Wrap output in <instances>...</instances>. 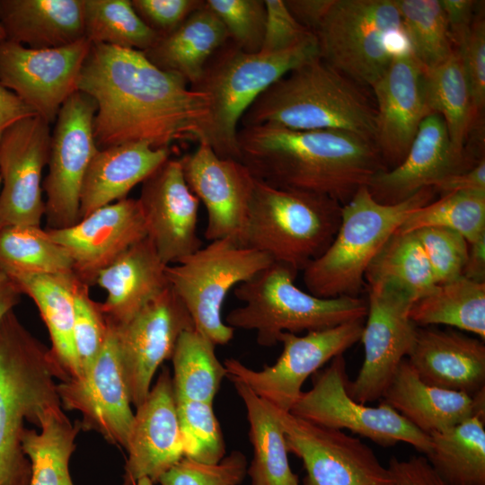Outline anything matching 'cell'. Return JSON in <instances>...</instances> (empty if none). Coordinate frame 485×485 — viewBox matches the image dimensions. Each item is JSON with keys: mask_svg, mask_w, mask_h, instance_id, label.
<instances>
[{"mask_svg": "<svg viewBox=\"0 0 485 485\" xmlns=\"http://www.w3.org/2000/svg\"><path fill=\"white\" fill-rule=\"evenodd\" d=\"M77 88L96 104L99 149L134 142L170 148L176 142L204 140L207 95L156 67L142 51L92 45Z\"/></svg>", "mask_w": 485, "mask_h": 485, "instance_id": "6da1fadb", "label": "cell"}, {"mask_svg": "<svg viewBox=\"0 0 485 485\" xmlns=\"http://www.w3.org/2000/svg\"><path fill=\"white\" fill-rule=\"evenodd\" d=\"M240 161L259 181L316 193L346 204L387 170L375 143L340 130L240 127Z\"/></svg>", "mask_w": 485, "mask_h": 485, "instance_id": "7a4b0ae2", "label": "cell"}, {"mask_svg": "<svg viewBox=\"0 0 485 485\" xmlns=\"http://www.w3.org/2000/svg\"><path fill=\"white\" fill-rule=\"evenodd\" d=\"M364 88L319 57L267 88L243 114L240 127L340 130L375 143V104Z\"/></svg>", "mask_w": 485, "mask_h": 485, "instance_id": "3957f363", "label": "cell"}, {"mask_svg": "<svg viewBox=\"0 0 485 485\" xmlns=\"http://www.w3.org/2000/svg\"><path fill=\"white\" fill-rule=\"evenodd\" d=\"M56 379H67L50 348L22 324L13 310L0 322V485H29L23 452L25 421L40 427L43 413L60 402Z\"/></svg>", "mask_w": 485, "mask_h": 485, "instance_id": "277c9868", "label": "cell"}, {"mask_svg": "<svg viewBox=\"0 0 485 485\" xmlns=\"http://www.w3.org/2000/svg\"><path fill=\"white\" fill-rule=\"evenodd\" d=\"M319 57L315 34L291 48L269 54L246 53L227 40L190 86L209 99V124L201 143L222 158L240 161L237 133L246 110L276 81Z\"/></svg>", "mask_w": 485, "mask_h": 485, "instance_id": "5b68a950", "label": "cell"}, {"mask_svg": "<svg viewBox=\"0 0 485 485\" xmlns=\"http://www.w3.org/2000/svg\"><path fill=\"white\" fill-rule=\"evenodd\" d=\"M435 194L432 187H426L400 203L384 205L367 187L360 188L341 206L340 226L330 246L303 270L308 292L322 298L358 296L372 260L408 216L431 202Z\"/></svg>", "mask_w": 485, "mask_h": 485, "instance_id": "8992f818", "label": "cell"}, {"mask_svg": "<svg viewBox=\"0 0 485 485\" xmlns=\"http://www.w3.org/2000/svg\"><path fill=\"white\" fill-rule=\"evenodd\" d=\"M340 213L341 205L329 197L279 189L256 179L238 244L297 273L330 246Z\"/></svg>", "mask_w": 485, "mask_h": 485, "instance_id": "52a82bcc", "label": "cell"}, {"mask_svg": "<svg viewBox=\"0 0 485 485\" xmlns=\"http://www.w3.org/2000/svg\"><path fill=\"white\" fill-rule=\"evenodd\" d=\"M296 274L286 265L272 262L237 285L234 295L243 305L229 312L225 323L234 330L255 331L257 343L271 347L283 332L320 331L366 319V300L358 296H315L295 286Z\"/></svg>", "mask_w": 485, "mask_h": 485, "instance_id": "ba28073f", "label": "cell"}, {"mask_svg": "<svg viewBox=\"0 0 485 485\" xmlns=\"http://www.w3.org/2000/svg\"><path fill=\"white\" fill-rule=\"evenodd\" d=\"M320 57L363 87L389 66L402 37L394 0H334L315 33Z\"/></svg>", "mask_w": 485, "mask_h": 485, "instance_id": "9c48e42d", "label": "cell"}, {"mask_svg": "<svg viewBox=\"0 0 485 485\" xmlns=\"http://www.w3.org/2000/svg\"><path fill=\"white\" fill-rule=\"evenodd\" d=\"M272 262L267 254L225 238L209 242L179 262L167 265L166 276L195 329L215 345H225L234 337V329L222 320L226 295Z\"/></svg>", "mask_w": 485, "mask_h": 485, "instance_id": "30bf717a", "label": "cell"}, {"mask_svg": "<svg viewBox=\"0 0 485 485\" xmlns=\"http://www.w3.org/2000/svg\"><path fill=\"white\" fill-rule=\"evenodd\" d=\"M348 381L346 360L337 356L312 375V388L301 392L289 412L321 427L349 430L381 446L403 442L424 454L428 452V435L384 401L371 407L355 401L347 391Z\"/></svg>", "mask_w": 485, "mask_h": 485, "instance_id": "8fae6325", "label": "cell"}, {"mask_svg": "<svg viewBox=\"0 0 485 485\" xmlns=\"http://www.w3.org/2000/svg\"><path fill=\"white\" fill-rule=\"evenodd\" d=\"M364 322L351 321L304 336L283 332L278 339L283 350L275 364L253 370L235 358H227L224 362L226 377L246 384L276 409L290 411L305 380L360 340Z\"/></svg>", "mask_w": 485, "mask_h": 485, "instance_id": "7c38bea8", "label": "cell"}, {"mask_svg": "<svg viewBox=\"0 0 485 485\" xmlns=\"http://www.w3.org/2000/svg\"><path fill=\"white\" fill-rule=\"evenodd\" d=\"M94 101L77 91L62 105L51 133L46 193L47 229H62L80 220V194L91 160L99 150L93 135Z\"/></svg>", "mask_w": 485, "mask_h": 485, "instance_id": "4fadbf2b", "label": "cell"}, {"mask_svg": "<svg viewBox=\"0 0 485 485\" xmlns=\"http://www.w3.org/2000/svg\"><path fill=\"white\" fill-rule=\"evenodd\" d=\"M367 313L360 341L364 361L347 391L366 404L382 398L397 368L413 345L418 326L410 318L414 299L385 285H369Z\"/></svg>", "mask_w": 485, "mask_h": 485, "instance_id": "5bb4252c", "label": "cell"}, {"mask_svg": "<svg viewBox=\"0 0 485 485\" xmlns=\"http://www.w3.org/2000/svg\"><path fill=\"white\" fill-rule=\"evenodd\" d=\"M276 409V408H275ZM288 453L306 471L304 485H394L391 471L361 439L276 409Z\"/></svg>", "mask_w": 485, "mask_h": 485, "instance_id": "9a60e30c", "label": "cell"}, {"mask_svg": "<svg viewBox=\"0 0 485 485\" xmlns=\"http://www.w3.org/2000/svg\"><path fill=\"white\" fill-rule=\"evenodd\" d=\"M91 47L86 38L45 49L5 40L0 45V84L50 124L66 101L78 91Z\"/></svg>", "mask_w": 485, "mask_h": 485, "instance_id": "2e32d148", "label": "cell"}, {"mask_svg": "<svg viewBox=\"0 0 485 485\" xmlns=\"http://www.w3.org/2000/svg\"><path fill=\"white\" fill-rule=\"evenodd\" d=\"M108 322L115 335L131 403L137 408L146 398L159 366L172 359L181 333L195 328L194 323L171 287L128 321Z\"/></svg>", "mask_w": 485, "mask_h": 485, "instance_id": "e0dca14e", "label": "cell"}, {"mask_svg": "<svg viewBox=\"0 0 485 485\" xmlns=\"http://www.w3.org/2000/svg\"><path fill=\"white\" fill-rule=\"evenodd\" d=\"M49 124L35 115L13 125L0 142V229L40 226L45 216L42 172L48 165Z\"/></svg>", "mask_w": 485, "mask_h": 485, "instance_id": "ac0fdd59", "label": "cell"}, {"mask_svg": "<svg viewBox=\"0 0 485 485\" xmlns=\"http://www.w3.org/2000/svg\"><path fill=\"white\" fill-rule=\"evenodd\" d=\"M107 322L108 336L93 366L79 378L60 381L57 391L61 406L82 415V429L127 449L134 413L115 335Z\"/></svg>", "mask_w": 485, "mask_h": 485, "instance_id": "d6986e66", "label": "cell"}, {"mask_svg": "<svg viewBox=\"0 0 485 485\" xmlns=\"http://www.w3.org/2000/svg\"><path fill=\"white\" fill-rule=\"evenodd\" d=\"M371 88L376 110L375 145L388 170L402 162L420 123L431 114L426 70L407 42L395 50L386 71Z\"/></svg>", "mask_w": 485, "mask_h": 485, "instance_id": "ffe728a7", "label": "cell"}, {"mask_svg": "<svg viewBox=\"0 0 485 485\" xmlns=\"http://www.w3.org/2000/svg\"><path fill=\"white\" fill-rule=\"evenodd\" d=\"M179 159L189 188L207 210L205 238L238 243L256 178L241 161L218 156L206 143Z\"/></svg>", "mask_w": 485, "mask_h": 485, "instance_id": "44dd1931", "label": "cell"}, {"mask_svg": "<svg viewBox=\"0 0 485 485\" xmlns=\"http://www.w3.org/2000/svg\"><path fill=\"white\" fill-rule=\"evenodd\" d=\"M137 201L146 236L166 265L201 248L197 233L199 200L184 179L179 158L170 157L142 182Z\"/></svg>", "mask_w": 485, "mask_h": 485, "instance_id": "7402d4cb", "label": "cell"}, {"mask_svg": "<svg viewBox=\"0 0 485 485\" xmlns=\"http://www.w3.org/2000/svg\"><path fill=\"white\" fill-rule=\"evenodd\" d=\"M46 230L68 252L75 276L90 287L102 269L146 237L137 198H129L103 206L70 227Z\"/></svg>", "mask_w": 485, "mask_h": 485, "instance_id": "603a6c76", "label": "cell"}, {"mask_svg": "<svg viewBox=\"0 0 485 485\" xmlns=\"http://www.w3.org/2000/svg\"><path fill=\"white\" fill-rule=\"evenodd\" d=\"M126 450L122 485H136L144 477L156 483L184 457L172 377L167 367L137 407Z\"/></svg>", "mask_w": 485, "mask_h": 485, "instance_id": "cb8c5ba5", "label": "cell"}, {"mask_svg": "<svg viewBox=\"0 0 485 485\" xmlns=\"http://www.w3.org/2000/svg\"><path fill=\"white\" fill-rule=\"evenodd\" d=\"M477 163L454 152L444 119L439 114L431 113L420 123L402 162L377 173L367 189L379 203L393 205L431 187L446 175L471 169Z\"/></svg>", "mask_w": 485, "mask_h": 485, "instance_id": "d4e9b609", "label": "cell"}, {"mask_svg": "<svg viewBox=\"0 0 485 485\" xmlns=\"http://www.w3.org/2000/svg\"><path fill=\"white\" fill-rule=\"evenodd\" d=\"M427 384L475 396L485 391L484 340L455 329L418 327L407 357Z\"/></svg>", "mask_w": 485, "mask_h": 485, "instance_id": "484cf974", "label": "cell"}, {"mask_svg": "<svg viewBox=\"0 0 485 485\" xmlns=\"http://www.w3.org/2000/svg\"><path fill=\"white\" fill-rule=\"evenodd\" d=\"M381 399L427 435L474 416L485 417V391L470 396L427 384L407 358L400 364Z\"/></svg>", "mask_w": 485, "mask_h": 485, "instance_id": "4316f807", "label": "cell"}, {"mask_svg": "<svg viewBox=\"0 0 485 485\" xmlns=\"http://www.w3.org/2000/svg\"><path fill=\"white\" fill-rule=\"evenodd\" d=\"M166 267L146 236L102 269L94 285L107 292L101 303L106 318L113 323L124 322L160 295L170 287Z\"/></svg>", "mask_w": 485, "mask_h": 485, "instance_id": "83f0119b", "label": "cell"}, {"mask_svg": "<svg viewBox=\"0 0 485 485\" xmlns=\"http://www.w3.org/2000/svg\"><path fill=\"white\" fill-rule=\"evenodd\" d=\"M170 148L146 142L125 143L99 149L87 168L80 194V219L93 211L127 198L170 158Z\"/></svg>", "mask_w": 485, "mask_h": 485, "instance_id": "f1b7e54d", "label": "cell"}, {"mask_svg": "<svg viewBox=\"0 0 485 485\" xmlns=\"http://www.w3.org/2000/svg\"><path fill=\"white\" fill-rule=\"evenodd\" d=\"M6 40L36 49L70 45L84 37V0H0Z\"/></svg>", "mask_w": 485, "mask_h": 485, "instance_id": "f546056e", "label": "cell"}, {"mask_svg": "<svg viewBox=\"0 0 485 485\" xmlns=\"http://www.w3.org/2000/svg\"><path fill=\"white\" fill-rule=\"evenodd\" d=\"M227 40L224 24L205 1L174 31L160 37L144 54L156 67L179 75L190 87L199 80L208 59Z\"/></svg>", "mask_w": 485, "mask_h": 485, "instance_id": "4dcf8cb0", "label": "cell"}, {"mask_svg": "<svg viewBox=\"0 0 485 485\" xmlns=\"http://www.w3.org/2000/svg\"><path fill=\"white\" fill-rule=\"evenodd\" d=\"M35 303L51 340V351L68 378L81 369L74 343V295L79 278L75 273L13 274L7 276Z\"/></svg>", "mask_w": 485, "mask_h": 485, "instance_id": "1f68e13d", "label": "cell"}, {"mask_svg": "<svg viewBox=\"0 0 485 485\" xmlns=\"http://www.w3.org/2000/svg\"><path fill=\"white\" fill-rule=\"evenodd\" d=\"M234 385L247 412L253 448V458L247 468L251 485H299L288 462L286 435L275 407L246 384L234 382Z\"/></svg>", "mask_w": 485, "mask_h": 485, "instance_id": "d6a6232c", "label": "cell"}, {"mask_svg": "<svg viewBox=\"0 0 485 485\" xmlns=\"http://www.w3.org/2000/svg\"><path fill=\"white\" fill-rule=\"evenodd\" d=\"M410 318L418 327L445 325L485 340V282L464 277L436 284L414 301Z\"/></svg>", "mask_w": 485, "mask_h": 485, "instance_id": "836d02e7", "label": "cell"}, {"mask_svg": "<svg viewBox=\"0 0 485 485\" xmlns=\"http://www.w3.org/2000/svg\"><path fill=\"white\" fill-rule=\"evenodd\" d=\"M39 428V432L25 428L22 435L23 452L31 469L29 485H74L69 462L82 429L80 421L72 423L58 402L46 410Z\"/></svg>", "mask_w": 485, "mask_h": 485, "instance_id": "e575fe53", "label": "cell"}, {"mask_svg": "<svg viewBox=\"0 0 485 485\" xmlns=\"http://www.w3.org/2000/svg\"><path fill=\"white\" fill-rule=\"evenodd\" d=\"M485 417L474 416L429 436L425 454L447 485H485Z\"/></svg>", "mask_w": 485, "mask_h": 485, "instance_id": "d590c367", "label": "cell"}, {"mask_svg": "<svg viewBox=\"0 0 485 485\" xmlns=\"http://www.w3.org/2000/svg\"><path fill=\"white\" fill-rule=\"evenodd\" d=\"M426 90L430 111L444 119L454 152L469 157L464 145L474 115L469 82L457 49L440 65L426 70Z\"/></svg>", "mask_w": 485, "mask_h": 485, "instance_id": "8d00e7d4", "label": "cell"}, {"mask_svg": "<svg viewBox=\"0 0 485 485\" xmlns=\"http://www.w3.org/2000/svg\"><path fill=\"white\" fill-rule=\"evenodd\" d=\"M366 285L394 287L414 300L429 292L436 284L425 251L413 232H395L368 266Z\"/></svg>", "mask_w": 485, "mask_h": 485, "instance_id": "74e56055", "label": "cell"}, {"mask_svg": "<svg viewBox=\"0 0 485 485\" xmlns=\"http://www.w3.org/2000/svg\"><path fill=\"white\" fill-rule=\"evenodd\" d=\"M215 347L195 328L181 333L172 357L176 401L213 403L226 377L225 367L218 360Z\"/></svg>", "mask_w": 485, "mask_h": 485, "instance_id": "f35d334b", "label": "cell"}, {"mask_svg": "<svg viewBox=\"0 0 485 485\" xmlns=\"http://www.w3.org/2000/svg\"><path fill=\"white\" fill-rule=\"evenodd\" d=\"M0 271L13 274L74 273L73 260L46 229L12 225L0 229Z\"/></svg>", "mask_w": 485, "mask_h": 485, "instance_id": "ab89813d", "label": "cell"}, {"mask_svg": "<svg viewBox=\"0 0 485 485\" xmlns=\"http://www.w3.org/2000/svg\"><path fill=\"white\" fill-rule=\"evenodd\" d=\"M84 37L92 45L142 52L160 38L140 19L131 0H84Z\"/></svg>", "mask_w": 485, "mask_h": 485, "instance_id": "60d3db41", "label": "cell"}, {"mask_svg": "<svg viewBox=\"0 0 485 485\" xmlns=\"http://www.w3.org/2000/svg\"><path fill=\"white\" fill-rule=\"evenodd\" d=\"M408 47L425 70L443 63L454 48L439 0H394Z\"/></svg>", "mask_w": 485, "mask_h": 485, "instance_id": "b9f144b4", "label": "cell"}, {"mask_svg": "<svg viewBox=\"0 0 485 485\" xmlns=\"http://www.w3.org/2000/svg\"><path fill=\"white\" fill-rule=\"evenodd\" d=\"M424 227L454 230L469 244L485 237V191L443 195L410 213L397 232L410 233Z\"/></svg>", "mask_w": 485, "mask_h": 485, "instance_id": "7bdbcfd3", "label": "cell"}, {"mask_svg": "<svg viewBox=\"0 0 485 485\" xmlns=\"http://www.w3.org/2000/svg\"><path fill=\"white\" fill-rule=\"evenodd\" d=\"M176 407L184 457L207 464L219 463L225 457V444L213 403L176 401Z\"/></svg>", "mask_w": 485, "mask_h": 485, "instance_id": "ee69618b", "label": "cell"}, {"mask_svg": "<svg viewBox=\"0 0 485 485\" xmlns=\"http://www.w3.org/2000/svg\"><path fill=\"white\" fill-rule=\"evenodd\" d=\"M89 288L90 286L79 279L74 295L73 335L81 376L93 366L104 347L109 330L101 303L91 297Z\"/></svg>", "mask_w": 485, "mask_h": 485, "instance_id": "f6af8a7d", "label": "cell"}, {"mask_svg": "<svg viewBox=\"0 0 485 485\" xmlns=\"http://www.w3.org/2000/svg\"><path fill=\"white\" fill-rule=\"evenodd\" d=\"M224 24L228 40L246 53L261 49L265 26V0H206Z\"/></svg>", "mask_w": 485, "mask_h": 485, "instance_id": "bcb514c9", "label": "cell"}, {"mask_svg": "<svg viewBox=\"0 0 485 485\" xmlns=\"http://www.w3.org/2000/svg\"><path fill=\"white\" fill-rule=\"evenodd\" d=\"M413 233L425 251L436 284L463 276L469 251L463 235L445 227H424Z\"/></svg>", "mask_w": 485, "mask_h": 485, "instance_id": "7dc6e473", "label": "cell"}, {"mask_svg": "<svg viewBox=\"0 0 485 485\" xmlns=\"http://www.w3.org/2000/svg\"><path fill=\"white\" fill-rule=\"evenodd\" d=\"M247 474V460L233 451L219 463L207 464L182 457L158 481L161 485H240Z\"/></svg>", "mask_w": 485, "mask_h": 485, "instance_id": "c3c4849f", "label": "cell"}, {"mask_svg": "<svg viewBox=\"0 0 485 485\" xmlns=\"http://www.w3.org/2000/svg\"><path fill=\"white\" fill-rule=\"evenodd\" d=\"M455 49L463 60L477 119L485 106V21L481 13L474 16L466 38Z\"/></svg>", "mask_w": 485, "mask_h": 485, "instance_id": "681fc988", "label": "cell"}, {"mask_svg": "<svg viewBox=\"0 0 485 485\" xmlns=\"http://www.w3.org/2000/svg\"><path fill=\"white\" fill-rule=\"evenodd\" d=\"M267 17L260 52L269 54L291 48L314 35L291 14L284 0H265Z\"/></svg>", "mask_w": 485, "mask_h": 485, "instance_id": "f907efd6", "label": "cell"}, {"mask_svg": "<svg viewBox=\"0 0 485 485\" xmlns=\"http://www.w3.org/2000/svg\"><path fill=\"white\" fill-rule=\"evenodd\" d=\"M140 19L160 37L174 31L205 0H131Z\"/></svg>", "mask_w": 485, "mask_h": 485, "instance_id": "816d5d0a", "label": "cell"}, {"mask_svg": "<svg viewBox=\"0 0 485 485\" xmlns=\"http://www.w3.org/2000/svg\"><path fill=\"white\" fill-rule=\"evenodd\" d=\"M394 485H447L432 469L425 456L407 460L392 457L389 462Z\"/></svg>", "mask_w": 485, "mask_h": 485, "instance_id": "f5cc1de1", "label": "cell"}, {"mask_svg": "<svg viewBox=\"0 0 485 485\" xmlns=\"http://www.w3.org/2000/svg\"><path fill=\"white\" fill-rule=\"evenodd\" d=\"M450 39L457 48L466 38L472 21L476 2L472 0H439Z\"/></svg>", "mask_w": 485, "mask_h": 485, "instance_id": "db71d44e", "label": "cell"}, {"mask_svg": "<svg viewBox=\"0 0 485 485\" xmlns=\"http://www.w3.org/2000/svg\"><path fill=\"white\" fill-rule=\"evenodd\" d=\"M441 196L458 191H485V160L464 172L446 175L431 186Z\"/></svg>", "mask_w": 485, "mask_h": 485, "instance_id": "11a10c76", "label": "cell"}, {"mask_svg": "<svg viewBox=\"0 0 485 485\" xmlns=\"http://www.w3.org/2000/svg\"><path fill=\"white\" fill-rule=\"evenodd\" d=\"M334 0H284L294 18L314 34Z\"/></svg>", "mask_w": 485, "mask_h": 485, "instance_id": "9f6ffc18", "label": "cell"}, {"mask_svg": "<svg viewBox=\"0 0 485 485\" xmlns=\"http://www.w3.org/2000/svg\"><path fill=\"white\" fill-rule=\"evenodd\" d=\"M35 115L13 92L0 84V142L13 125Z\"/></svg>", "mask_w": 485, "mask_h": 485, "instance_id": "6f0895ef", "label": "cell"}, {"mask_svg": "<svg viewBox=\"0 0 485 485\" xmlns=\"http://www.w3.org/2000/svg\"><path fill=\"white\" fill-rule=\"evenodd\" d=\"M463 277L477 281L485 280V237L469 244L468 257Z\"/></svg>", "mask_w": 485, "mask_h": 485, "instance_id": "680465c9", "label": "cell"}, {"mask_svg": "<svg viewBox=\"0 0 485 485\" xmlns=\"http://www.w3.org/2000/svg\"><path fill=\"white\" fill-rule=\"evenodd\" d=\"M22 295L13 281L0 271V322L20 303Z\"/></svg>", "mask_w": 485, "mask_h": 485, "instance_id": "91938a15", "label": "cell"}, {"mask_svg": "<svg viewBox=\"0 0 485 485\" xmlns=\"http://www.w3.org/2000/svg\"><path fill=\"white\" fill-rule=\"evenodd\" d=\"M136 485H154V483L150 479L144 477L138 480Z\"/></svg>", "mask_w": 485, "mask_h": 485, "instance_id": "94428289", "label": "cell"}, {"mask_svg": "<svg viewBox=\"0 0 485 485\" xmlns=\"http://www.w3.org/2000/svg\"><path fill=\"white\" fill-rule=\"evenodd\" d=\"M6 40L5 33L0 24V45Z\"/></svg>", "mask_w": 485, "mask_h": 485, "instance_id": "6125c7cd", "label": "cell"}, {"mask_svg": "<svg viewBox=\"0 0 485 485\" xmlns=\"http://www.w3.org/2000/svg\"><path fill=\"white\" fill-rule=\"evenodd\" d=\"M0 186H1V177H0Z\"/></svg>", "mask_w": 485, "mask_h": 485, "instance_id": "be15d7a7", "label": "cell"}]
</instances>
